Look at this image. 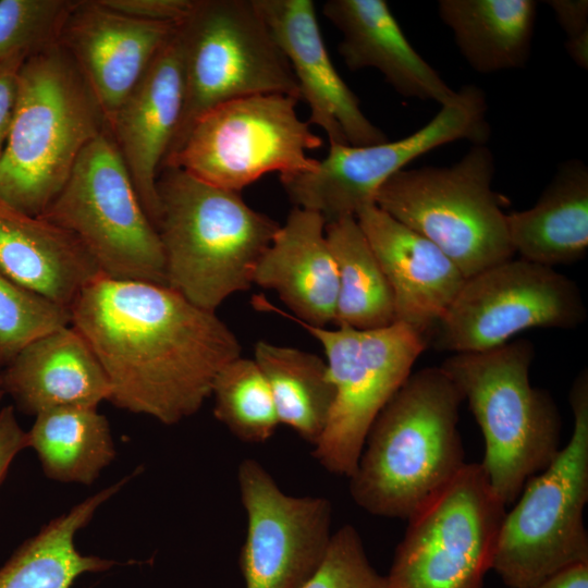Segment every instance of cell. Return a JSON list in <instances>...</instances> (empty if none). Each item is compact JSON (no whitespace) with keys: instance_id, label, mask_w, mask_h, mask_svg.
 Segmentation results:
<instances>
[{"instance_id":"obj_35","label":"cell","mask_w":588,"mask_h":588,"mask_svg":"<svg viewBox=\"0 0 588 588\" xmlns=\"http://www.w3.org/2000/svg\"><path fill=\"white\" fill-rule=\"evenodd\" d=\"M26 59L21 52L0 59V161L14 121L20 72Z\"/></svg>"},{"instance_id":"obj_5","label":"cell","mask_w":588,"mask_h":588,"mask_svg":"<svg viewBox=\"0 0 588 588\" xmlns=\"http://www.w3.org/2000/svg\"><path fill=\"white\" fill-rule=\"evenodd\" d=\"M532 359V344L519 339L486 352L453 354L440 366L481 429L480 465L505 506L561 449L559 409L547 391L531 385Z\"/></svg>"},{"instance_id":"obj_16","label":"cell","mask_w":588,"mask_h":588,"mask_svg":"<svg viewBox=\"0 0 588 588\" xmlns=\"http://www.w3.org/2000/svg\"><path fill=\"white\" fill-rule=\"evenodd\" d=\"M295 76L308 123L322 128L330 145L368 146L388 142L364 114L359 100L327 51L313 0H254Z\"/></svg>"},{"instance_id":"obj_18","label":"cell","mask_w":588,"mask_h":588,"mask_svg":"<svg viewBox=\"0 0 588 588\" xmlns=\"http://www.w3.org/2000/svg\"><path fill=\"white\" fill-rule=\"evenodd\" d=\"M183 100L182 52L175 29L107 124L155 228L159 217L157 177L175 135Z\"/></svg>"},{"instance_id":"obj_27","label":"cell","mask_w":588,"mask_h":588,"mask_svg":"<svg viewBox=\"0 0 588 588\" xmlns=\"http://www.w3.org/2000/svg\"><path fill=\"white\" fill-rule=\"evenodd\" d=\"M45 475L59 482L91 485L115 456L107 418L97 408H56L39 413L28 432Z\"/></svg>"},{"instance_id":"obj_37","label":"cell","mask_w":588,"mask_h":588,"mask_svg":"<svg viewBox=\"0 0 588 588\" xmlns=\"http://www.w3.org/2000/svg\"><path fill=\"white\" fill-rule=\"evenodd\" d=\"M25 448L26 432L20 427L13 407L0 409V483L16 454Z\"/></svg>"},{"instance_id":"obj_29","label":"cell","mask_w":588,"mask_h":588,"mask_svg":"<svg viewBox=\"0 0 588 588\" xmlns=\"http://www.w3.org/2000/svg\"><path fill=\"white\" fill-rule=\"evenodd\" d=\"M338 273L336 326L379 329L396 321L388 280L355 217L326 223Z\"/></svg>"},{"instance_id":"obj_33","label":"cell","mask_w":588,"mask_h":588,"mask_svg":"<svg viewBox=\"0 0 588 588\" xmlns=\"http://www.w3.org/2000/svg\"><path fill=\"white\" fill-rule=\"evenodd\" d=\"M303 588H388L370 564L358 531L344 525L332 534L328 551Z\"/></svg>"},{"instance_id":"obj_30","label":"cell","mask_w":588,"mask_h":588,"mask_svg":"<svg viewBox=\"0 0 588 588\" xmlns=\"http://www.w3.org/2000/svg\"><path fill=\"white\" fill-rule=\"evenodd\" d=\"M211 395L215 417L244 442L264 443L280 425L270 388L254 359L241 355L223 366Z\"/></svg>"},{"instance_id":"obj_8","label":"cell","mask_w":588,"mask_h":588,"mask_svg":"<svg viewBox=\"0 0 588 588\" xmlns=\"http://www.w3.org/2000/svg\"><path fill=\"white\" fill-rule=\"evenodd\" d=\"M176 35L184 100L167 156L200 115L221 103L265 94L299 100L291 65L254 0H195Z\"/></svg>"},{"instance_id":"obj_21","label":"cell","mask_w":588,"mask_h":588,"mask_svg":"<svg viewBox=\"0 0 588 588\" xmlns=\"http://www.w3.org/2000/svg\"><path fill=\"white\" fill-rule=\"evenodd\" d=\"M323 15L341 32L339 52L352 71L376 69L408 98L453 101V90L413 48L384 0H328Z\"/></svg>"},{"instance_id":"obj_4","label":"cell","mask_w":588,"mask_h":588,"mask_svg":"<svg viewBox=\"0 0 588 588\" xmlns=\"http://www.w3.org/2000/svg\"><path fill=\"white\" fill-rule=\"evenodd\" d=\"M107 130L98 101L61 45L27 58L0 161V200L39 217L82 151Z\"/></svg>"},{"instance_id":"obj_34","label":"cell","mask_w":588,"mask_h":588,"mask_svg":"<svg viewBox=\"0 0 588 588\" xmlns=\"http://www.w3.org/2000/svg\"><path fill=\"white\" fill-rule=\"evenodd\" d=\"M121 14L150 22L179 25L191 13L195 0H100Z\"/></svg>"},{"instance_id":"obj_36","label":"cell","mask_w":588,"mask_h":588,"mask_svg":"<svg viewBox=\"0 0 588 588\" xmlns=\"http://www.w3.org/2000/svg\"><path fill=\"white\" fill-rule=\"evenodd\" d=\"M558 23L567 35L566 41L588 39L587 0H549Z\"/></svg>"},{"instance_id":"obj_14","label":"cell","mask_w":588,"mask_h":588,"mask_svg":"<svg viewBox=\"0 0 588 588\" xmlns=\"http://www.w3.org/2000/svg\"><path fill=\"white\" fill-rule=\"evenodd\" d=\"M487 111L485 93L465 85L415 133L368 146L330 145L313 170L281 176L282 187L294 207L319 213L326 223L355 217L375 204L380 186L415 158L460 139L486 144L491 133Z\"/></svg>"},{"instance_id":"obj_2","label":"cell","mask_w":588,"mask_h":588,"mask_svg":"<svg viewBox=\"0 0 588 588\" xmlns=\"http://www.w3.org/2000/svg\"><path fill=\"white\" fill-rule=\"evenodd\" d=\"M464 401L440 367L411 373L372 422L350 479L354 502L408 519L464 467L457 428Z\"/></svg>"},{"instance_id":"obj_26","label":"cell","mask_w":588,"mask_h":588,"mask_svg":"<svg viewBox=\"0 0 588 588\" xmlns=\"http://www.w3.org/2000/svg\"><path fill=\"white\" fill-rule=\"evenodd\" d=\"M127 480L87 498L26 540L0 567V588H71L85 573L109 569L114 562L82 554L76 549L75 536Z\"/></svg>"},{"instance_id":"obj_6","label":"cell","mask_w":588,"mask_h":588,"mask_svg":"<svg viewBox=\"0 0 588 588\" xmlns=\"http://www.w3.org/2000/svg\"><path fill=\"white\" fill-rule=\"evenodd\" d=\"M573 431L552 462L524 486L500 528L492 568L509 588H532L588 564V372L571 391Z\"/></svg>"},{"instance_id":"obj_23","label":"cell","mask_w":588,"mask_h":588,"mask_svg":"<svg viewBox=\"0 0 588 588\" xmlns=\"http://www.w3.org/2000/svg\"><path fill=\"white\" fill-rule=\"evenodd\" d=\"M0 271L70 309L100 271L70 232L0 200Z\"/></svg>"},{"instance_id":"obj_9","label":"cell","mask_w":588,"mask_h":588,"mask_svg":"<svg viewBox=\"0 0 588 588\" xmlns=\"http://www.w3.org/2000/svg\"><path fill=\"white\" fill-rule=\"evenodd\" d=\"M39 217L72 233L102 275L167 285L159 234L108 130L82 151Z\"/></svg>"},{"instance_id":"obj_19","label":"cell","mask_w":588,"mask_h":588,"mask_svg":"<svg viewBox=\"0 0 588 588\" xmlns=\"http://www.w3.org/2000/svg\"><path fill=\"white\" fill-rule=\"evenodd\" d=\"M355 218L391 287L396 321L427 340L466 278L438 246L376 204Z\"/></svg>"},{"instance_id":"obj_39","label":"cell","mask_w":588,"mask_h":588,"mask_svg":"<svg viewBox=\"0 0 588 588\" xmlns=\"http://www.w3.org/2000/svg\"><path fill=\"white\" fill-rule=\"evenodd\" d=\"M3 394H4V389H3V382H2V371H0V400Z\"/></svg>"},{"instance_id":"obj_38","label":"cell","mask_w":588,"mask_h":588,"mask_svg":"<svg viewBox=\"0 0 588 588\" xmlns=\"http://www.w3.org/2000/svg\"><path fill=\"white\" fill-rule=\"evenodd\" d=\"M532 588H588V564L566 568Z\"/></svg>"},{"instance_id":"obj_1","label":"cell","mask_w":588,"mask_h":588,"mask_svg":"<svg viewBox=\"0 0 588 588\" xmlns=\"http://www.w3.org/2000/svg\"><path fill=\"white\" fill-rule=\"evenodd\" d=\"M117 407L174 425L199 411L217 373L240 357L235 333L215 311L168 285L98 275L70 306Z\"/></svg>"},{"instance_id":"obj_11","label":"cell","mask_w":588,"mask_h":588,"mask_svg":"<svg viewBox=\"0 0 588 588\" xmlns=\"http://www.w3.org/2000/svg\"><path fill=\"white\" fill-rule=\"evenodd\" d=\"M505 509L480 463H466L407 519L388 588H482Z\"/></svg>"},{"instance_id":"obj_12","label":"cell","mask_w":588,"mask_h":588,"mask_svg":"<svg viewBox=\"0 0 588 588\" xmlns=\"http://www.w3.org/2000/svg\"><path fill=\"white\" fill-rule=\"evenodd\" d=\"M295 322L321 344L335 392L314 457L328 471L350 478L372 422L412 373L427 340L399 321L368 330Z\"/></svg>"},{"instance_id":"obj_7","label":"cell","mask_w":588,"mask_h":588,"mask_svg":"<svg viewBox=\"0 0 588 588\" xmlns=\"http://www.w3.org/2000/svg\"><path fill=\"white\" fill-rule=\"evenodd\" d=\"M494 159L473 145L450 167L402 169L375 204L438 246L467 279L514 256L502 198L492 189Z\"/></svg>"},{"instance_id":"obj_13","label":"cell","mask_w":588,"mask_h":588,"mask_svg":"<svg viewBox=\"0 0 588 588\" xmlns=\"http://www.w3.org/2000/svg\"><path fill=\"white\" fill-rule=\"evenodd\" d=\"M586 317L574 281L552 267L512 257L467 278L427 342L453 354L480 353L522 331L573 329Z\"/></svg>"},{"instance_id":"obj_28","label":"cell","mask_w":588,"mask_h":588,"mask_svg":"<svg viewBox=\"0 0 588 588\" xmlns=\"http://www.w3.org/2000/svg\"><path fill=\"white\" fill-rule=\"evenodd\" d=\"M254 360L268 382L280 424L315 446L329 420L335 394L326 360L268 341L256 343Z\"/></svg>"},{"instance_id":"obj_10","label":"cell","mask_w":588,"mask_h":588,"mask_svg":"<svg viewBox=\"0 0 588 588\" xmlns=\"http://www.w3.org/2000/svg\"><path fill=\"white\" fill-rule=\"evenodd\" d=\"M298 99L255 95L221 103L200 115L160 167L179 168L211 185L241 192L264 174L313 170L308 150L322 146L296 111Z\"/></svg>"},{"instance_id":"obj_32","label":"cell","mask_w":588,"mask_h":588,"mask_svg":"<svg viewBox=\"0 0 588 588\" xmlns=\"http://www.w3.org/2000/svg\"><path fill=\"white\" fill-rule=\"evenodd\" d=\"M76 0H0V59L29 58L60 45Z\"/></svg>"},{"instance_id":"obj_22","label":"cell","mask_w":588,"mask_h":588,"mask_svg":"<svg viewBox=\"0 0 588 588\" xmlns=\"http://www.w3.org/2000/svg\"><path fill=\"white\" fill-rule=\"evenodd\" d=\"M4 393L34 416L56 408H97L110 399L107 376L71 324L25 346L2 371Z\"/></svg>"},{"instance_id":"obj_31","label":"cell","mask_w":588,"mask_h":588,"mask_svg":"<svg viewBox=\"0 0 588 588\" xmlns=\"http://www.w3.org/2000/svg\"><path fill=\"white\" fill-rule=\"evenodd\" d=\"M70 309L0 271V366L38 338L70 324Z\"/></svg>"},{"instance_id":"obj_17","label":"cell","mask_w":588,"mask_h":588,"mask_svg":"<svg viewBox=\"0 0 588 588\" xmlns=\"http://www.w3.org/2000/svg\"><path fill=\"white\" fill-rule=\"evenodd\" d=\"M176 27L121 14L100 0H76L60 45L94 94L107 124Z\"/></svg>"},{"instance_id":"obj_20","label":"cell","mask_w":588,"mask_h":588,"mask_svg":"<svg viewBox=\"0 0 588 588\" xmlns=\"http://www.w3.org/2000/svg\"><path fill=\"white\" fill-rule=\"evenodd\" d=\"M253 284L275 291L295 317L258 298L255 302L260 309L313 327L334 322L338 273L324 219L294 207L260 257Z\"/></svg>"},{"instance_id":"obj_3","label":"cell","mask_w":588,"mask_h":588,"mask_svg":"<svg viewBox=\"0 0 588 588\" xmlns=\"http://www.w3.org/2000/svg\"><path fill=\"white\" fill-rule=\"evenodd\" d=\"M157 193L167 285L216 313L228 297L252 286L280 224L249 207L238 192L179 168L159 170Z\"/></svg>"},{"instance_id":"obj_24","label":"cell","mask_w":588,"mask_h":588,"mask_svg":"<svg viewBox=\"0 0 588 588\" xmlns=\"http://www.w3.org/2000/svg\"><path fill=\"white\" fill-rule=\"evenodd\" d=\"M514 253L525 260L554 267L581 259L588 248V168L563 162L537 203L506 213Z\"/></svg>"},{"instance_id":"obj_25","label":"cell","mask_w":588,"mask_h":588,"mask_svg":"<svg viewBox=\"0 0 588 588\" xmlns=\"http://www.w3.org/2000/svg\"><path fill=\"white\" fill-rule=\"evenodd\" d=\"M442 22L475 71L523 68L529 59L537 2L532 0H441Z\"/></svg>"},{"instance_id":"obj_15","label":"cell","mask_w":588,"mask_h":588,"mask_svg":"<svg viewBox=\"0 0 588 588\" xmlns=\"http://www.w3.org/2000/svg\"><path fill=\"white\" fill-rule=\"evenodd\" d=\"M237 480L247 516L240 555L246 588H303L330 544V501L284 493L253 458L241 462Z\"/></svg>"}]
</instances>
